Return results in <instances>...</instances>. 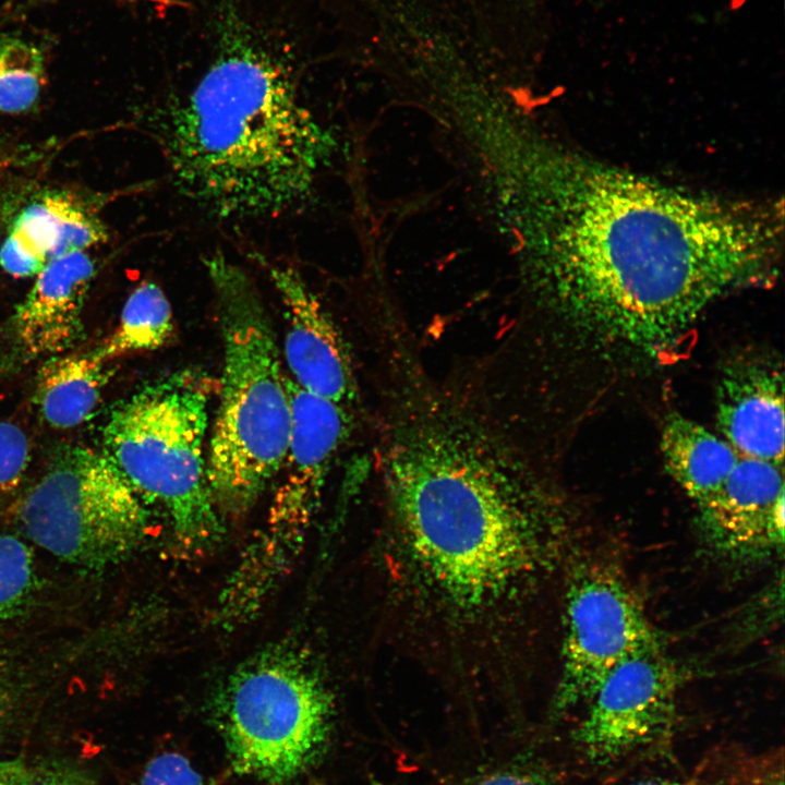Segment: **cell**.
I'll use <instances>...</instances> for the list:
<instances>
[{"instance_id":"obj_15","label":"cell","mask_w":785,"mask_h":785,"mask_svg":"<svg viewBox=\"0 0 785 785\" xmlns=\"http://www.w3.org/2000/svg\"><path fill=\"white\" fill-rule=\"evenodd\" d=\"M100 220L76 201L46 194L14 219L0 247V265L16 278L36 276L49 263L104 243Z\"/></svg>"},{"instance_id":"obj_10","label":"cell","mask_w":785,"mask_h":785,"mask_svg":"<svg viewBox=\"0 0 785 785\" xmlns=\"http://www.w3.org/2000/svg\"><path fill=\"white\" fill-rule=\"evenodd\" d=\"M677 688L676 671L659 644L616 665L572 734L585 762L609 766L662 741L672 732Z\"/></svg>"},{"instance_id":"obj_11","label":"cell","mask_w":785,"mask_h":785,"mask_svg":"<svg viewBox=\"0 0 785 785\" xmlns=\"http://www.w3.org/2000/svg\"><path fill=\"white\" fill-rule=\"evenodd\" d=\"M264 264L282 306L289 378L306 391L359 410L352 357L331 316L295 268Z\"/></svg>"},{"instance_id":"obj_28","label":"cell","mask_w":785,"mask_h":785,"mask_svg":"<svg viewBox=\"0 0 785 785\" xmlns=\"http://www.w3.org/2000/svg\"><path fill=\"white\" fill-rule=\"evenodd\" d=\"M626 785H695L692 776L690 777H665V776H651L640 778L628 783Z\"/></svg>"},{"instance_id":"obj_14","label":"cell","mask_w":785,"mask_h":785,"mask_svg":"<svg viewBox=\"0 0 785 785\" xmlns=\"http://www.w3.org/2000/svg\"><path fill=\"white\" fill-rule=\"evenodd\" d=\"M95 275L86 252H75L49 263L16 306L11 318L15 348L34 360L64 353L83 333L82 313Z\"/></svg>"},{"instance_id":"obj_1","label":"cell","mask_w":785,"mask_h":785,"mask_svg":"<svg viewBox=\"0 0 785 785\" xmlns=\"http://www.w3.org/2000/svg\"><path fill=\"white\" fill-rule=\"evenodd\" d=\"M566 183L559 253L504 335L529 360L569 340L655 357L774 264L780 225L765 208L585 160Z\"/></svg>"},{"instance_id":"obj_29","label":"cell","mask_w":785,"mask_h":785,"mask_svg":"<svg viewBox=\"0 0 785 785\" xmlns=\"http://www.w3.org/2000/svg\"><path fill=\"white\" fill-rule=\"evenodd\" d=\"M131 1H141V2H152V3H160V2H169L170 0H131Z\"/></svg>"},{"instance_id":"obj_5","label":"cell","mask_w":785,"mask_h":785,"mask_svg":"<svg viewBox=\"0 0 785 785\" xmlns=\"http://www.w3.org/2000/svg\"><path fill=\"white\" fill-rule=\"evenodd\" d=\"M218 390L198 369L166 374L110 412L102 451L148 505L158 506L190 551L214 546L224 532L208 476V410Z\"/></svg>"},{"instance_id":"obj_20","label":"cell","mask_w":785,"mask_h":785,"mask_svg":"<svg viewBox=\"0 0 785 785\" xmlns=\"http://www.w3.org/2000/svg\"><path fill=\"white\" fill-rule=\"evenodd\" d=\"M45 81V60L33 43L15 36L0 38V112L20 113L38 99Z\"/></svg>"},{"instance_id":"obj_18","label":"cell","mask_w":785,"mask_h":785,"mask_svg":"<svg viewBox=\"0 0 785 785\" xmlns=\"http://www.w3.org/2000/svg\"><path fill=\"white\" fill-rule=\"evenodd\" d=\"M173 315L162 289L153 281L138 285L126 299L118 326L97 349L105 362L130 353L156 350L173 334Z\"/></svg>"},{"instance_id":"obj_7","label":"cell","mask_w":785,"mask_h":785,"mask_svg":"<svg viewBox=\"0 0 785 785\" xmlns=\"http://www.w3.org/2000/svg\"><path fill=\"white\" fill-rule=\"evenodd\" d=\"M146 506L102 450L73 446L57 455L17 514L41 548L70 564L102 569L145 538Z\"/></svg>"},{"instance_id":"obj_17","label":"cell","mask_w":785,"mask_h":785,"mask_svg":"<svg viewBox=\"0 0 785 785\" xmlns=\"http://www.w3.org/2000/svg\"><path fill=\"white\" fill-rule=\"evenodd\" d=\"M95 352L61 353L39 369L35 401L43 419L55 428H72L93 413L109 372Z\"/></svg>"},{"instance_id":"obj_3","label":"cell","mask_w":785,"mask_h":785,"mask_svg":"<svg viewBox=\"0 0 785 785\" xmlns=\"http://www.w3.org/2000/svg\"><path fill=\"white\" fill-rule=\"evenodd\" d=\"M217 17L214 59L166 117L173 182L218 216L278 215L310 196L331 140L234 5Z\"/></svg>"},{"instance_id":"obj_6","label":"cell","mask_w":785,"mask_h":785,"mask_svg":"<svg viewBox=\"0 0 785 785\" xmlns=\"http://www.w3.org/2000/svg\"><path fill=\"white\" fill-rule=\"evenodd\" d=\"M210 715L232 770L266 785H291L325 756L334 699L305 648L271 645L220 685Z\"/></svg>"},{"instance_id":"obj_4","label":"cell","mask_w":785,"mask_h":785,"mask_svg":"<svg viewBox=\"0 0 785 785\" xmlns=\"http://www.w3.org/2000/svg\"><path fill=\"white\" fill-rule=\"evenodd\" d=\"M224 346L207 476L219 512L247 511L277 475L291 430L288 376L250 275L222 253L205 259Z\"/></svg>"},{"instance_id":"obj_8","label":"cell","mask_w":785,"mask_h":785,"mask_svg":"<svg viewBox=\"0 0 785 785\" xmlns=\"http://www.w3.org/2000/svg\"><path fill=\"white\" fill-rule=\"evenodd\" d=\"M288 388L291 430L280 480L266 527L233 571L238 583L258 597L268 596L298 555L358 410L306 391L289 376Z\"/></svg>"},{"instance_id":"obj_2","label":"cell","mask_w":785,"mask_h":785,"mask_svg":"<svg viewBox=\"0 0 785 785\" xmlns=\"http://www.w3.org/2000/svg\"><path fill=\"white\" fill-rule=\"evenodd\" d=\"M374 386L375 471L410 575L462 616L512 601L560 520L535 457L425 363L395 366Z\"/></svg>"},{"instance_id":"obj_26","label":"cell","mask_w":785,"mask_h":785,"mask_svg":"<svg viewBox=\"0 0 785 785\" xmlns=\"http://www.w3.org/2000/svg\"><path fill=\"white\" fill-rule=\"evenodd\" d=\"M28 768L22 759L0 760V785H26Z\"/></svg>"},{"instance_id":"obj_21","label":"cell","mask_w":785,"mask_h":785,"mask_svg":"<svg viewBox=\"0 0 785 785\" xmlns=\"http://www.w3.org/2000/svg\"><path fill=\"white\" fill-rule=\"evenodd\" d=\"M34 588V563L28 546L0 529V619L16 615Z\"/></svg>"},{"instance_id":"obj_12","label":"cell","mask_w":785,"mask_h":785,"mask_svg":"<svg viewBox=\"0 0 785 785\" xmlns=\"http://www.w3.org/2000/svg\"><path fill=\"white\" fill-rule=\"evenodd\" d=\"M698 506L706 542L722 556L752 559L783 548V466L740 457L718 488Z\"/></svg>"},{"instance_id":"obj_9","label":"cell","mask_w":785,"mask_h":785,"mask_svg":"<svg viewBox=\"0 0 785 785\" xmlns=\"http://www.w3.org/2000/svg\"><path fill=\"white\" fill-rule=\"evenodd\" d=\"M564 631L556 712L587 704L616 665L659 644L633 592L601 564L581 565L571 576Z\"/></svg>"},{"instance_id":"obj_27","label":"cell","mask_w":785,"mask_h":785,"mask_svg":"<svg viewBox=\"0 0 785 785\" xmlns=\"http://www.w3.org/2000/svg\"><path fill=\"white\" fill-rule=\"evenodd\" d=\"M11 689L7 674L0 664V733L7 723L11 708Z\"/></svg>"},{"instance_id":"obj_22","label":"cell","mask_w":785,"mask_h":785,"mask_svg":"<svg viewBox=\"0 0 785 785\" xmlns=\"http://www.w3.org/2000/svg\"><path fill=\"white\" fill-rule=\"evenodd\" d=\"M31 461L26 434L16 424L0 420V495L14 491Z\"/></svg>"},{"instance_id":"obj_24","label":"cell","mask_w":785,"mask_h":785,"mask_svg":"<svg viewBox=\"0 0 785 785\" xmlns=\"http://www.w3.org/2000/svg\"><path fill=\"white\" fill-rule=\"evenodd\" d=\"M26 785H92L85 776L60 764L28 768Z\"/></svg>"},{"instance_id":"obj_23","label":"cell","mask_w":785,"mask_h":785,"mask_svg":"<svg viewBox=\"0 0 785 785\" xmlns=\"http://www.w3.org/2000/svg\"><path fill=\"white\" fill-rule=\"evenodd\" d=\"M136 785H208L190 759L168 750L153 756L144 765Z\"/></svg>"},{"instance_id":"obj_19","label":"cell","mask_w":785,"mask_h":785,"mask_svg":"<svg viewBox=\"0 0 785 785\" xmlns=\"http://www.w3.org/2000/svg\"><path fill=\"white\" fill-rule=\"evenodd\" d=\"M691 776L695 785H784L783 750L716 747L700 761Z\"/></svg>"},{"instance_id":"obj_13","label":"cell","mask_w":785,"mask_h":785,"mask_svg":"<svg viewBox=\"0 0 785 785\" xmlns=\"http://www.w3.org/2000/svg\"><path fill=\"white\" fill-rule=\"evenodd\" d=\"M716 423L721 436L741 457L783 466L784 377L766 359L728 365L718 382Z\"/></svg>"},{"instance_id":"obj_25","label":"cell","mask_w":785,"mask_h":785,"mask_svg":"<svg viewBox=\"0 0 785 785\" xmlns=\"http://www.w3.org/2000/svg\"><path fill=\"white\" fill-rule=\"evenodd\" d=\"M473 785H552L550 778L536 770L515 768L490 773Z\"/></svg>"},{"instance_id":"obj_16","label":"cell","mask_w":785,"mask_h":785,"mask_svg":"<svg viewBox=\"0 0 785 785\" xmlns=\"http://www.w3.org/2000/svg\"><path fill=\"white\" fill-rule=\"evenodd\" d=\"M661 451L673 479L698 505L718 488L741 457L722 436L678 413L665 419Z\"/></svg>"}]
</instances>
